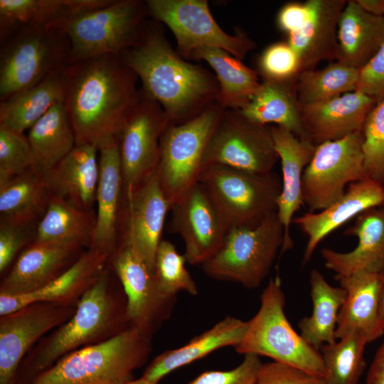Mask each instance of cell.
I'll list each match as a JSON object with an SVG mask.
<instances>
[{"mask_svg":"<svg viewBox=\"0 0 384 384\" xmlns=\"http://www.w3.org/2000/svg\"><path fill=\"white\" fill-rule=\"evenodd\" d=\"M151 351V338L130 326L107 341L64 356L27 384H127Z\"/></svg>","mask_w":384,"mask_h":384,"instance_id":"4","label":"cell"},{"mask_svg":"<svg viewBox=\"0 0 384 384\" xmlns=\"http://www.w3.org/2000/svg\"><path fill=\"white\" fill-rule=\"evenodd\" d=\"M262 363L259 356L246 354L235 368L228 370L205 371L188 384H257Z\"/></svg>","mask_w":384,"mask_h":384,"instance_id":"46","label":"cell"},{"mask_svg":"<svg viewBox=\"0 0 384 384\" xmlns=\"http://www.w3.org/2000/svg\"><path fill=\"white\" fill-rule=\"evenodd\" d=\"M363 134L366 176L384 185V99L369 113Z\"/></svg>","mask_w":384,"mask_h":384,"instance_id":"42","label":"cell"},{"mask_svg":"<svg viewBox=\"0 0 384 384\" xmlns=\"http://www.w3.org/2000/svg\"><path fill=\"white\" fill-rule=\"evenodd\" d=\"M186 260L170 241L161 240L158 245L154 273L160 292L170 298H176L179 292L192 296L198 294V287L186 267Z\"/></svg>","mask_w":384,"mask_h":384,"instance_id":"41","label":"cell"},{"mask_svg":"<svg viewBox=\"0 0 384 384\" xmlns=\"http://www.w3.org/2000/svg\"><path fill=\"white\" fill-rule=\"evenodd\" d=\"M99 151L96 221L90 249L110 256L119 238L124 183L117 142L101 148Z\"/></svg>","mask_w":384,"mask_h":384,"instance_id":"23","label":"cell"},{"mask_svg":"<svg viewBox=\"0 0 384 384\" xmlns=\"http://www.w3.org/2000/svg\"><path fill=\"white\" fill-rule=\"evenodd\" d=\"M87 249L74 242L34 241L16 257L0 282V294L34 292L53 281Z\"/></svg>","mask_w":384,"mask_h":384,"instance_id":"18","label":"cell"},{"mask_svg":"<svg viewBox=\"0 0 384 384\" xmlns=\"http://www.w3.org/2000/svg\"><path fill=\"white\" fill-rule=\"evenodd\" d=\"M223 110L215 103L186 122L169 124L163 132L157 171L171 206L197 182L203 153Z\"/></svg>","mask_w":384,"mask_h":384,"instance_id":"10","label":"cell"},{"mask_svg":"<svg viewBox=\"0 0 384 384\" xmlns=\"http://www.w3.org/2000/svg\"><path fill=\"white\" fill-rule=\"evenodd\" d=\"M64 105L76 145L98 151L117 142L141 98L137 75L118 55H105L69 65L63 71Z\"/></svg>","mask_w":384,"mask_h":384,"instance_id":"1","label":"cell"},{"mask_svg":"<svg viewBox=\"0 0 384 384\" xmlns=\"http://www.w3.org/2000/svg\"><path fill=\"white\" fill-rule=\"evenodd\" d=\"M76 308L40 302L0 316V384H15L27 353L46 333L69 320Z\"/></svg>","mask_w":384,"mask_h":384,"instance_id":"16","label":"cell"},{"mask_svg":"<svg viewBox=\"0 0 384 384\" xmlns=\"http://www.w3.org/2000/svg\"><path fill=\"white\" fill-rule=\"evenodd\" d=\"M381 311H382V314H383V315L384 316V294H383V301H382Z\"/></svg>","mask_w":384,"mask_h":384,"instance_id":"53","label":"cell"},{"mask_svg":"<svg viewBox=\"0 0 384 384\" xmlns=\"http://www.w3.org/2000/svg\"><path fill=\"white\" fill-rule=\"evenodd\" d=\"M119 58L141 80L142 91L164 109L169 124H180L217 103L218 80L174 50L155 21H148L138 43Z\"/></svg>","mask_w":384,"mask_h":384,"instance_id":"2","label":"cell"},{"mask_svg":"<svg viewBox=\"0 0 384 384\" xmlns=\"http://www.w3.org/2000/svg\"><path fill=\"white\" fill-rule=\"evenodd\" d=\"M366 384H384V339L369 368Z\"/></svg>","mask_w":384,"mask_h":384,"instance_id":"50","label":"cell"},{"mask_svg":"<svg viewBox=\"0 0 384 384\" xmlns=\"http://www.w3.org/2000/svg\"><path fill=\"white\" fill-rule=\"evenodd\" d=\"M277 212L252 228L229 229L219 250L201 266L210 277L257 288L268 275L284 243Z\"/></svg>","mask_w":384,"mask_h":384,"instance_id":"9","label":"cell"},{"mask_svg":"<svg viewBox=\"0 0 384 384\" xmlns=\"http://www.w3.org/2000/svg\"><path fill=\"white\" fill-rule=\"evenodd\" d=\"M309 18L299 31L288 35L297 53L300 73L314 70L323 60L338 58V24L347 0H307Z\"/></svg>","mask_w":384,"mask_h":384,"instance_id":"28","label":"cell"},{"mask_svg":"<svg viewBox=\"0 0 384 384\" xmlns=\"http://www.w3.org/2000/svg\"><path fill=\"white\" fill-rule=\"evenodd\" d=\"M296 80H262L252 98L239 110L240 112L253 122L274 124L301 139L309 140L302 119Z\"/></svg>","mask_w":384,"mask_h":384,"instance_id":"32","label":"cell"},{"mask_svg":"<svg viewBox=\"0 0 384 384\" xmlns=\"http://www.w3.org/2000/svg\"><path fill=\"white\" fill-rule=\"evenodd\" d=\"M363 134L358 132L316 146L302 176V197L309 212L321 211L339 199L346 186L366 178Z\"/></svg>","mask_w":384,"mask_h":384,"instance_id":"14","label":"cell"},{"mask_svg":"<svg viewBox=\"0 0 384 384\" xmlns=\"http://www.w3.org/2000/svg\"><path fill=\"white\" fill-rule=\"evenodd\" d=\"M257 68L262 80H292L300 74L299 57L287 41L267 46L259 56Z\"/></svg>","mask_w":384,"mask_h":384,"instance_id":"44","label":"cell"},{"mask_svg":"<svg viewBox=\"0 0 384 384\" xmlns=\"http://www.w3.org/2000/svg\"><path fill=\"white\" fill-rule=\"evenodd\" d=\"M148 16L146 2L140 0H111L74 16L65 26L70 65L105 55L119 56L138 43Z\"/></svg>","mask_w":384,"mask_h":384,"instance_id":"8","label":"cell"},{"mask_svg":"<svg viewBox=\"0 0 384 384\" xmlns=\"http://www.w3.org/2000/svg\"><path fill=\"white\" fill-rule=\"evenodd\" d=\"M360 70L336 60L320 70L302 72L296 80L300 105L325 102L355 91Z\"/></svg>","mask_w":384,"mask_h":384,"instance_id":"39","label":"cell"},{"mask_svg":"<svg viewBox=\"0 0 384 384\" xmlns=\"http://www.w3.org/2000/svg\"><path fill=\"white\" fill-rule=\"evenodd\" d=\"M124 289L109 262L65 323L43 337L21 361L15 384H27L64 356L107 341L130 327Z\"/></svg>","mask_w":384,"mask_h":384,"instance_id":"3","label":"cell"},{"mask_svg":"<svg viewBox=\"0 0 384 384\" xmlns=\"http://www.w3.org/2000/svg\"><path fill=\"white\" fill-rule=\"evenodd\" d=\"M127 384H157V383L150 382L141 377L139 379H136V380L134 379L128 382Z\"/></svg>","mask_w":384,"mask_h":384,"instance_id":"52","label":"cell"},{"mask_svg":"<svg viewBox=\"0 0 384 384\" xmlns=\"http://www.w3.org/2000/svg\"><path fill=\"white\" fill-rule=\"evenodd\" d=\"M285 295L278 275L271 278L260 294V306L247 321L246 331L235 346L240 354L267 356L326 378L320 351L310 346L289 322L285 313Z\"/></svg>","mask_w":384,"mask_h":384,"instance_id":"5","label":"cell"},{"mask_svg":"<svg viewBox=\"0 0 384 384\" xmlns=\"http://www.w3.org/2000/svg\"><path fill=\"white\" fill-rule=\"evenodd\" d=\"M278 159L271 127L250 121L239 110H223L203 153L201 171L218 164L269 174Z\"/></svg>","mask_w":384,"mask_h":384,"instance_id":"13","label":"cell"},{"mask_svg":"<svg viewBox=\"0 0 384 384\" xmlns=\"http://www.w3.org/2000/svg\"><path fill=\"white\" fill-rule=\"evenodd\" d=\"M64 99L63 71L53 73L38 84L0 101V125L24 133Z\"/></svg>","mask_w":384,"mask_h":384,"instance_id":"34","label":"cell"},{"mask_svg":"<svg viewBox=\"0 0 384 384\" xmlns=\"http://www.w3.org/2000/svg\"><path fill=\"white\" fill-rule=\"evenodd\" d=\"M38 223L0 220V274L4 275L18 255L36 240Z\"/></svg>","mask_w":384,"mask_h":384,"instance_id":"45","label":"cell"},{"mask_svg":"<svg viewBox=\"0 0 384 384\" xmlns=\"http://www.w3.org/2000/svg\"><path fill=\"white\" fill-rule=\"evenodd\" d=\"M188 59L204 60L215 71L220 87L217 104L223 110L242 109L260 85L257 71L224 50L199 48Z\"/></svg>","mask_w":384,"mask_h":384,"instance_id":"33","label":"cell"},{"mask_svg":"<svg viewBox=\"0 0 384 384\" xmlns=\"http://www.w3.org/2000/svg\"><path fill=\"white\" fill-rule=\"evenodd\" d=\"M247 321L226 316L184 346L166 351L155 357L142 378L157 383L174 370L201 359L224 347H235L242 340Z\"/></svg>","mask_w":384,"mask_h":384,"instance_id":"30","label":"cell"},{"mask_svg":"<svg viewBox=\"0 0 384 384\" xmlns=\"http://www.w3.org/2000/svg\"><path fill=\"white\" fill-rule=\"evenodd\" d=\"M356 90L370 96L377 104L384 99V43L373 58L360 70Z\"/></svg>","mask_w":384,"mask_h":384,"instance_id":"48","label":"cell"},{"mask_svg":"<svg viewBox=\"0 0 384 384\" xmlns=\"http://www.w3.org/2000/svg\"><path fill=\"white\" fill-rule=\"evenodd\" d=\"M96 210L78 208L50 195L47 208L38 223L35 241L78 243L91 246Z\"/></svg>","mask_w":384,"mask_h":384,"instance_id":"38","label":"cell"},{"mask_svg":"<svg viewBox=\"0 0 384 384\" xmlns=\"http://www.w3.org/2000/svg\"><path fill=\"white\" fill-rule=\"evenodd\" d=\"M140 90V100L117 138L124 191L139 187L156 171L161 137L169 124L162 107Z\"/></svg>","mask_w":384,"mask_h":384,"instance_id":"15","label":"cell"},{"mask_svg":"<svg viewBox=\"0 0 384 384\" xmlns=\"http://www.w3.org/2000/svg\"><path fill=\"white\" fill-rule=\"evenodd\" d=\"M335 278L346 293L338 316L336 340L358 333L370 343L384 335V271H358Z\"/></svg>","mask_w":384,"mask_h":384,"instance_id":"20","label":"cell"},{"mask_svg":"<svg viewBox=\"0 0 384 384\" xmlns=\"http://www.w3.org/2000/svg\"><path fill=\"white\" fill-rule=\"evenodd\" d=\"M171 207L157 169L139 187L124 191L119 233L129 236L153 270L165 218Z\"/></svg>","mask_w":384,"mask_h":384,"instance_id":"19","label":"cell"},{"mask_svg":"<svg viewBox=\"0 0 384 384\" xmlns=\"http://www.w3.org/2000/svg\"><path fill=\"white\" fill-rule=\"evenodd\" d=\"M309 6L306 1L289 2L279 11L277 16L278 28L287 36L301 30L309 20Z\"/></svg>","mask_w":384,"mask_h":384,"instance_id":"49","label":"cell"},{"mask_svg":"<svg viewBox=\"0 0 384 384\" xmlns=\"http://www.w3.org/2000/svg\"><path fill=\"white\" fill-rule=\"evenodd\" d=\"M171 210V229L183 240L186 262L202 265L223 245L228 225L198 181L173 203Z\"/></svg>","mask_w":384,"mask_h":384,"instance_id":"17","label":"cell"},{"mask_svg":"<svg viewBox=\"0 0 384 384\" xmlns=\"http://www.w3.org/2000/svg\"><path fill=\"white\" fill-rule=\"evenodd\" d=\"M111 0H0V44L33 25L63 26L74 16Z\"/></svg>","mask_w":384,"mask_h":384,"instance_id":"29","label":"cell"},{"mask_svg":"<svg viewBox=\"0 0 384 384\" xmlns=\"http://www.w3.org/2000/svg\"><path fill=\"white\" fill-rule=\"evenodd\" d=\"M70 56L64 26L33 25L21 29L1 45L0 101L63 71Z\"/></svg>","mask_w":384,"mask_h":384,"instance_id":"6","label":"cell"},{"mask_svg":"<svg viewBox=\"0 0 384 384\" xmlns=\"http://www.w3.org/2000/svg\"><path fill=\"white\" fill-rule=\"evenodd\" d=\"M383 205V185L366 177L349 184L343 195L326 208L293 218L292 223L307 236L303 262H309L320 242L337 228L369 208Z\"/></svg>","mask_w":384,"mask_h":384,"instance_id":"21","label":"cell"},{"mask_svg":"<svg viewBox=\"0 0 384 384\" xmlns=\"http://www.w3.org/2000/svg\"><path fill=\"white\" fill-rule=\"evenodd\" d=\"M35 166V156L27 135L0 125V180Z\"/></svg>","mask_w":384,"mask_h":384,"instance_id":"43","label":"cell"},{"mask_svg":"<svg viewBox=\"0 0 384 384\" xmlns=\"http://www.w3.org/2000/svg\"><path fill=\"white\" fill-rule=\"evenodd\" d=\"M345 234L357 237V246L347 252L323 248L321 255L327 269L336 277L358 271H384V205L361 213Z\"/></svg>","mask_w":384,"mask_h":384,"instance_id":"27","label":"cell"},{"mask_svg":"<svg viewBox=\"0 0 384 384\" xmlns=\"http://www.w3.org/2000/svg\"><path fill=\"white\" fill-rule=\"evenodd\" d=\"M312 312L298 322L302 337L312 347L320 350L323 345L336 341V329L339 311L346 293L341 287L331 286L316 269L310 272Z\"/></svg>","mask_w":384,"mask_h":384,"instance_id":"36","label":"cell"},{"mask_svg":"<svg viewBox=\"0 0 384 384\" xmlns=\"http://www.w3.org/2000/svg\"><path fill=\"white\" fill-rule=\"evenodd\" d=\"M271 130L282 173V190L277 203V214L284 233L281 250L282 254L293 246L290 225L294 213L304 205L302 176L314 156L316 146L309 140L298 138L282 127L274 125L271 127Z\"/></svg>","mask_w":384,"mask_h":384,"instance_id":"24","label":"cell"},{"mask_svg":"<svg viewBox=\"0 0 384 384\" xmlns=\"http://www.w3.org/2000/svg\"><path fill=\"white\" fill-rule=\"evenodd\" d=\"M356 1L366 12L384 16V0H356Z\"/></svg>","mask_w":384,"mask_h":384,"instance_id":"51","label":"cell"},{"mask_svg":"<svg viewBox=\"0 0 384 384\" xmlns=\"http://www.w3.org/2000/svg\"><path fill=\"white\" fill-rule=\"evenodd\" d=\"M50 198L43 173L35 167L0 180V220L38 223Z\"/></svg>","mask_w":384,"mask_h":384,"instance_id":"35","label":"cell"},{"mask_svg":"<svg viewBox=\"0 0 384 384\" xmlns=\"http://www.w3.org/2000/svg\"><path fill=\"white\" fill-rule=\"evenodd\" d=\"M110 257L107 254L87 249L70 268L46 286L26 294H0V316L40 302L77 305L107 266Z\"/></svg>","mask_w":384,"mask_h":384,"instance_id":"25","label":"cell"},{"mask_svg":"<svg viewBox=\"0 0 384 384\" xmlns=\"http://www.w3.org/2000/svg\"><path fill=\"white\" fill-rule=\"evenodd\" d=\"M366 338L358 333L348 334L321 348L326 370V384H358L366 368Z\"/></svg>","mask_w":384,"mask_h":384,"instance_id":"40","label":"cell"},{"mask_svg":"<svg viewBox=\"0 0 384 384\" xmlns=\"http://www.w3.org/2000/svg\"><path fill=\"white\" fill-rule=\"evenodd\" d=\"M383 186H384V185H383Z\"/></svg>","mask_w":384,"mask_h":384,"instance_id":"54","label":"cell"},{"mask_svg":"<svg viewBox=\"0 0 384 384\" xmlns=\"http://www.w3.org/2000/svg\"><path fill=\"white\" fill-rule=\"evenodd\" d=\"M376 101L355 90L331 100L300 105L302 119L309 140L316 146L363 132Z\"/></svg>","mask_w":384,"mask_h":384,"instance_id":"22","label":"cell"},{"mask_svg":"<svg viewBox=\"0 0 384 384\" xmlns=\"http://www.w3.org/2000/svg\"><path fill=\"white\" fill-rule=\"evenodd\" d=\"M95 147L75 146L58 164L43 174L51 196L82 210H95L99 160Z\"/></svg>","mask_w":384,"mask_h":384,"instance_id":"26","label":"cell"},{"mask_svg":"<svg viewBox=\"0 0 384 384\" xmlns=\"http://www.w3.org/2000/svg\"><path fill=\"white\" fill-rule=\"evenodd\" d=\"M197 181L229 229L255 227L277 212L282 181L276 173L258 174L215 164L203 169Z\"/></svg>","mask_w":384,"mask_h":384,"instance_id":"7","label":"cell"},{"mask_svg":"<svg viewBox=\"0 0 384 384\" xmlns=\"http://www.w3.org/2000/svg\"><path fill=\"white\" fill-rule=\"evenodd\" d=\"M109 264L125 292L130 326L152 339L170 318L176 298L167 297L160 292L154 270L123 232L119 234Z\"/></svg>","mask_w":384,"mask_h":384,"instance_id":"12","label":"cell"},{"mask_svg":"<svg viewBox=\"0 0 384 384\" xmlns=\"http://www.w3.org/2000/svg\"><path fill=\"white\" fill-rule=\"evenodd\" d=\"M149 16L168 26L177 43V52L188 58L199 48L224 50L242 60L255 47L242 32L227 33L218 24L206 0H147Z\"/></svg>","mask_w":384,"mask_h":384,"instance_id":"11","label":"cell"},{"mask_svg":"<svg viewBox=\"0 0 384 384\" xmlns=\"http://www.w3.org/2000/svg\"><path fill=\"white\" fill-rule=\"evenodd\" d=\"M337 36V60L361 70L384 43V16L366 12L356 0H347Z\"/></svg>","mask_w":384,"mask_h":384,"instance_id":"31","label":"cell"},{"mask_svg":"<svg viewBox=\"0 0 384 384\" xmlns=\"http://www.w3.org/2000/svg\"><path fill=\"white\" fill-rule=\"evenodd\" d=\"M257 384H326V380L297 367L273 361L262 363Z\"/></svg>","mask_w":384,"mask_h":384,"instance_id":"47","label":"cell"},{"mask_svg":"<svg viewBox=\"0 0 384 384\" xmlns=\"http://www.w3.org/2000/svg\"><path fill=\"white\" fill-rule=\"evenodd\" d=\"M35 168L45 173L63 159L76 145L75 132L64 102L54 105L29 129L27 135Z\"/></svg>","mask_w":384,"mask_h":384,"instance_id":"37","label":"cell"}]
</instances>
